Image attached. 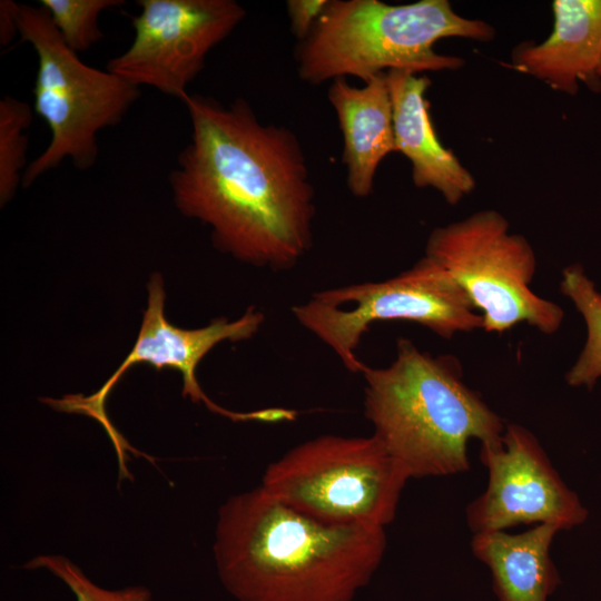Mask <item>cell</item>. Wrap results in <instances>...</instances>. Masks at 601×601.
<instances>
[{"label": "cell", "mask_w": 601, "mask_h": 601, "mask_svg": "<svg viewBox=\"0 0 601 601\" xmlns=\"http://www.w3.org/2000/svg\"><path fill=\"white\" fill-rule=\"evenodd\" d=\"M190 139L169 174L178 210L210 228L215 246L273 270L313 245L315 190L297 136L263 124L244 99L228 106L198 93L183 101Z\"/></svg>", "instance_id": "obj_1"}, {"label": "cell", "mask_w": 601, "mask_h": 601, "mask_svg": "<svg viewBox=\"0 0 601 601\" xmlns=\"http://www.w3.org/2000/svg\"><path fill=\"white\" fill-rule=\"evenodd\" d=\"M20 4L11 0L0 1V46L10 45L16 35H19Z\"/></svg>", "instance_id": "obj_20"}, {"label": "cell", "mask_w": 601, "mask_h": 601, "mask_svg": "<svg viewBox=\"0 0 601 601\" xmlns=\"http://www.w3.org/2000/svg\"><path fill=\"white\" fill-rule=\"evenodd\" d=\"M147 307L136 342L107 382L92 395H69L49 400L53 407L77 412L97 418L111 435L115 434L105 413V401L122 375L136 364H149L157 370L169 367L183 377V395L233 422L243 421V412H235L214 403L201 390L196 368L201 359L224 341L239 342L252 338L260 329L265 316L256 307H248L236 319L218 317L198 328H181L171 324L165 315L166 292L164 279L154 274L147 285Z\"/></svg>", "instance_id": "obj_11"}, {"label": "cell", "mask_w": 601, "mask_h": 601, "mask_svg": "<svg viewBox=\"0 0 601 601\" xmlns=\"http://www.w3.org/2000/svg\"><path fill=\"white\" fill-rule=\"evenodd\" d=\"M494 28L459 16L447 0L388 4L378 0H328L296 52L298 76L312 85L354 76L366 82L386 72L455 70L463 59L440 55L434 43L462 37L491 41Z\"/></svg>", "instance_id": "obj_4"}, {"label": "cell", "mask_w": 601, "mask_h": 601, "mask_svg": "<svg viewBox=\"0 0 601 601\" xmlns=\"http://www.w3.org/2000/svg\"><path fill=\"white\" fill-rule=\"evenodd\" d=\"M364 83L354 87L345 78H338L327 92L343 135L342 159L347 186L356 197L372 194L378 165L396 151L386 72Z\"/></svg>", "instance_id": "obj_14"}, {"label": "cell", "mask_w": 601, "mask_h": 601, "mask_svg": "<svg viewBox=\"0 0 601 601\" xmlns=\"http://www.w3.org/2000/svg\"><path fill=\"white\" fill-rule=\"evenodd\" d=\"M411 480L375 436L321 435L272 462L260 485L316 519L385 528Z\"/></svg>", "instance_id": "obj_6"}, {"label": "cell", "mask_w": 601, "mask_h": 601, "mask_svg": "<svg viewBox=\"0 0 601 601\" xmlns=\"http://www.w3.org/2000/svg\"><path fill=\"white\" fill-rule=\"evenodd\" d=\"M364 415L411 479L447 476L470 469L467 444L495 443L503 420L462 378L457 359L433 356L400 338L393 362L363 365Z\"/></svg>", "instance_id": "obj_3"}, {"label": "cell", "mask_w": 601, "mask_h": 601, "mask_svg": "<svg viewBox=\"0 0 601 601\" xmlns=\"http://www.w3.org/2000/svg\"><path fill=\"white\" fill-rule=\"evenodd\" d=\"M32 122L31 106L11 96L0 100V204L3 207L22 184L28 137ZM27 168V167H26Z\"/></svg>", "instance_id": "obj_16"}, {"label": "cell", "mask_w": 601, "mask_h": 601, "mask_svg": "<svg viewBox=\"0 0 601 601\" xmlns=\"http://www.w3.org/2000/svg\"><path fill=\"white\" fill-rule=\"evenodd\" d=\"M479 457L489 477L484 492L466 508L473 534L543 523L562 531L587 520L588 510L526 427L506 424L499 442L481 444Z\"/></svg>", "instance_id": "obj_10"}, {"label": "cell", "mask_w": 601, "mask_h": 601, "mask_svg": "<svg viewBox=\"0 0 601 601\" xmlns=\"http://www.w3.org/2000/svg\"><path fill=\"white\" fill-rule=\"evenodd\" d=\"M130 46L106 69L127 82L184 101L207 55L243 21L234 0H139Z\"/></svg>", "instance_id": "obj_9"}, {"label": "cell", "mask_w": 601, "mask_h": 601, "mask_svg": "<svg viewBox=\"0 0 601 601\" xmlns=\"http://www.w3.org/2000/svg\"><path fill=\"white\" fill-rule=\"evenodd\" d=\"M552 10L550 37L518 46L513 68L568 95L578 92L579 81L601 90V0H555Z\"/></svg>", "instance_id": "obj_12"}, {"label": "cell", "mask_w": 601, "mask_h": 601, "mask_svg": "<svg viewBox=\"0 0 601 601\" xmlns=\"http://www.w3.org/2000/svg\"><path fill=\"white\" fill-rule=\"evenodd\" d=\"M386 545L385 528L323 521L258 485L219 508L214 555L238 601H354Z\"/></svg>", "instance_id": "obj_2"}, {"label": "cell", "mask_w": 601, "mask_h": 601, "mask_svg": "<svg viewBox=\"0 0 601 601\" xmlns=\"http://www.w3.org/2000/svg\"><path fill=\"white\" fill-rule=\"evenodd\" d=\"M45 569L63 581L73 592L76 601H151L150 591L141 585L108 590L93 583L75 563L61 555H39L24 565Z\"/></svg>", "instance_id": "obj_18"}, {"label": "cell", "mask_w": 601, "mask_h": 601, "mask_svg": "<svg viewBox=\"0 0 601 601\" xmlns=\"http://www.w3.org/2000/svg\"><path fill=\"white\" fill-rule=\"evenodd\" d=\"M19 36L37 53L33 109L51 134L47 148L23 171L28 187L66 158L80 170L95 166L98 132L122 120L140 89L82 62L40 6L20 4Z\"/></svg>", "instance_id": "obj_5"}, {"label": "cell", "mask_w": 601, "mask_h": 601, "mask_svg": "<svg viewBox=\"0 0 601 601\" xmlns=\"http://www.w3.org/2000/svg\"><path fill=\"white\" fill-rule=\"evenodd\" d=\"M328 0H288L286 8L292 32L300 41L305 40L324 12Z\"/></svg>", "instance_id": "obj_19"}, {"label": "cell", "mask_w": 601, "mask_h": 601, "mask_svg": "<svg viewBox=\"0 0 601 601\" xmlns=\"http://www.w3.org/2000/svg\"><path fill=\"white\" fill-rule=\"evenodd\" d=\"M559 531V526L543 523L518 534H473L471 550L490 569L497 601H548L561 583L550 555Z\"/></svg>", "instance_id": "obj_15"}, {"label": "cell", "mask_w": 601, "mask_h": 601, "mask_svg": "<svg viewBox=\"0 0 601 601\" xmlns=\"http://www.w3.org/2000/svg\"><path fill=\"white\" fill-rule=\"evenodd\" d=\"M66 45L75 52L90 49L104 38L98 26L100 13L119 7L121 0H39Z\"/></svg>", "instance_id": "obj_17"}, {"label": "cell", "mask_w": 601, "mask_h": 601, "mask_svg": "<svg viewBox=\"0 0 601 601\" xmlns=\"http://www.w3.org/2000/svg\"><path fill=\"white\" fill-rule=\"evenodd\" d=\"M599 75H600V77H601V67H600V70H599Z\"/></svg>", "instance_id": "obj_21"}, {"label": "cell", "mask_w": 601, "mask_h": 601, "mask_svg": "<svg viewBox=\"0 0 601 601\" xmlns=\"http://www.w3.org/2000/svg\"><path fill=\"white\" fill-rule=\"evenodd\" d=\"M393 111L395 149L412 164L413 183L432 187L450 205L473 191L472 174L437 139L425 92L431 80L403 70L386 71Z\"/></svg>", "instance_id": "obj_13"}, {"label": "cell", "mask_w": 601, "mask_h": 601, "mask_svg": "<svg viewBox=\"0 0 601 601\" xmlns=\"http://www.w3.org/2000/svg\"><path fill=\"white\" fill-rule=\"evenodd\" d=\"M425 257L440 265L482 316V329L502 334L525 323L555 333L562 308L531 288L536 270L534 250L525 237L510 231L508 219L493 209L436 227Z\"/></svg>", "instance_id": "obj_8"}, {"label": "cell", "mask_w": 601, "mask_h": 601, "mask_svg": "<svg viewBox=\"0 0 601 601\" xmlns=\"http://www.w3.org/2000/svg\"><path fill=\"white\" fill-rule=\"evenodd\" d=\"M292 313L352 373L362 371L356 351L376 322H413L443 338L482 328V316L462 288L425 256L385 280L316 292Z\"/></svg>", "instance_id": "obj_7"}]
</instances>
